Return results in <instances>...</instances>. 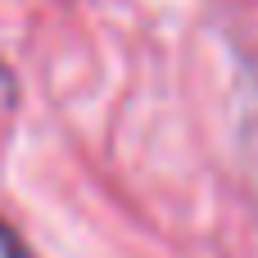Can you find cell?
<instances>
[{"instance_id":"obj_1","label":"cell","mask_w":258,"mask_h":258,"mask_svg":"<svg viewBox=\"0 0 258 258\" xmlns=\"http://www.w3.org/2000/svg\"><path fill=\"white\" fill-rule=\"evenodd\" d=\"M0 258H41V254L18 236V227H14V222H5V218H0Z\"/></svg>"}]
</instances>
